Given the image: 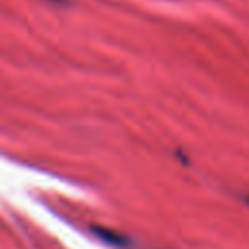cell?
I'll use <instances>...</instances> for the list:
<instances>
[{
	"instance_id": "7a4b0ae2",
	"label": "cell",
	"mask_w": 249,
	"mask_h": 249,
	"mask_svg": "<svg viewBox=\"0 0 249 249\" xmlns=\"http://www.w3.org/2000/svg\"><path fill=\"white\" fill-rule=\"evenodd\" d=\"M58 2H60V0H58Z\"/></svg>"
},
{
	"instance_id": "6da1fadb",
	"label": "cell",
	"mask_w": 249,
	"mask_h": 249,
	"mask_svg": "<svg viewBox=\"0 0 249 249\" xmlns=\"http://www.w3.org/2000/svg\"><path fill=\"white\" fill-rule=\"evenodd\" d=\"M247 202H249V196H247Z\"/></svg>"
}]
</instances>
